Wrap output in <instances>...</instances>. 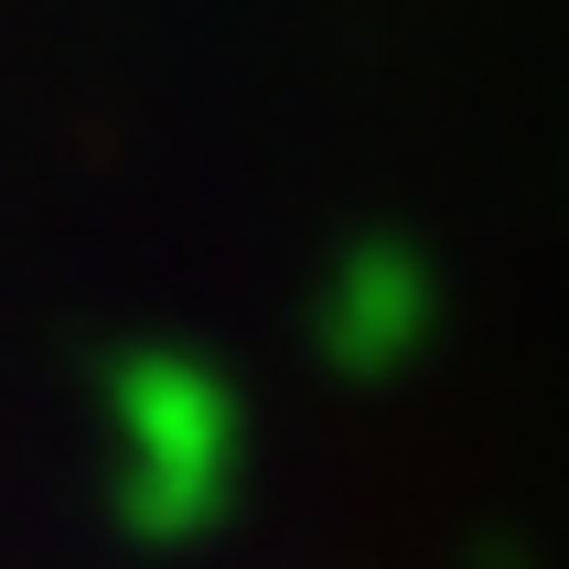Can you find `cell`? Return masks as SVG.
<instances>
[{
	"instance_id": "2",
	"label": "cell",
	"mask_w": 569,
	"mask_h": 569,
	"mask_svg": "<svg viewBox=\"0 0 569 569\" xmlns=\"http://www.w3.org/2000/svg\"><path fill=\"white\" fill-rule=\"evenodd\" d=\"M441 333V269L398 237H366L322 269V301H312V345L345 387H387L409 377Z\"/></svg>"
},
{
	"instance_id": "1",
	"label": "cell",
	"mask_w": 569,
	"mask_h": 569,
	"mask_svg": "<svg viewBox=\"0 0 569 569\" xmlns=\"http://www.w3.org/2000/svg\"><path fill=\"white\" fill-rule=\"evenodd\" d=\"M248 483V409L216 355L140 345L108 366V516L140 548H183L226 527Z\"/></svg>"
}]
</instances>
